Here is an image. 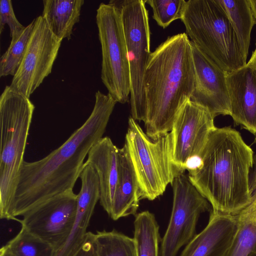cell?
Here are the masks:
<instances>
[{
  "instance_id": "obj_1",
  "label": "cell",
  "mask_w": 256,
  "mask_h": 256,
  "mask_svg": "<svg viewBox=\"0 0 256 256\" xmlns=\"http://www.w3.org/2000/svg\"><path fill=\"white\" fill-rule=\"evenodd\" d=\"M85 122L60 146L44 158L24 162L12 210V220L54 196L73 190L84 160L106 130L116 102L100 90Z\"/></svg>"
},
{
  "instance_id": "obj_2",
  "label": "cell",
  "mask_w": 256,
  "mask_h": 256,
  "mask_svg": "<svg viewBox=\"0 0 256 256\" xmlns=\"http://www.w3.org/2000/svg\"><path fill=\"white\" fill-rule=\"evenodd\" d=\"M190 180L208 201L212 211L237 215L252 200L250 170L254 152L231 126L216 128L210 134Z\"/></svg>"
},
{
  "instance_id": "obj_3",
  "label": "cell",
  "mask_w": 256,
  "mask_h": 256,
  "mask_svg": "<svg viewBox=\"0 0 256 256\" xmlns=\"http://www.w3.org/2000/svg\"><path fill=\"white\" fill-rule=\"evenodd\" d=\"M194 80L191 41L186 32L168 36L151 52L143 80L144 123L150 138L171 130L178 112L190 100Z\"/></svg>"
},
{
  "instance_id": "obj_4",
  "label": "cell",
  "mask_w": 256,
  "mask_h": 256,
  "mask_svg": "<svg viewBox=\"0 0 256 256\" xmlns=\"http://www.w3.org/2000/svg\"><path fill=\"white\" fill-rule=\"evenodd\" d=\"M34 106L30 98L6 86L0 97V216L12 210Z\"/></svg>"
},
{
  "instance_id": "obj_5",
  "label": "cell",
  "mask_w": 256,
  "mask_h": 256,
  "mask_svg": "<svg viewBox=\"0 0 256 256\" xmlns=\"http://www.w3.org/2000/svg\"><path fill=\"white\" fill-rule=\"evenodd\" d=\"M190 40L226 73L244 66L246 59L218 0H188L180 20Z\"/></svg>"
},
{
  "instance_id": "obj_6",
  "label": "cell",
  "mask_w": 256,
  "mask_h": 256,
  "mask_svg": "<svg viewBox=\"0 0 256 256\" xmlns=\"http://www.w3.org/2000/svg\"><path fill=\"white\" fill-rule=\"evenodd\" d=\"M128 122L124 147L138 182L140 200H153L183 174L172 160L170 134L153 140L131 116Z\"/></svg>"
},
{
  "instance_id": "obj_7",
  "label": "cell",
  "mask_w": 256,
  "mask_h": 256,
  "mask_svg": "<svg viewBox=\"0 0 256 256\" xmlns=\"http://www.w3.org/2000/svg\"><path fill=\"white\" fill-rule=\"evenodd\" d=\"M96 22L102 49L101 79L109 94L122 104L130 100V78L120 8L112 0L101 3Z\"/></svg>"
},
{
  "instance_id": "obj_8",
  "label": "cell",
  "mask_w": 256,
  "mask_h": 256,
  "mask_svg": "<svg viewBox=\"0 0 256 256\" xmlns=\"http://www.w3.org/2000/svg\"><path fill=\"white\" fill-rule=\"evenodd\" d=\"M112 2L120 8L126 40L130 78L131 117L144 121L146 116L143 80L151 54L150 30L146 0Z\"/></svg>"
},
{
  "instance_id": "obj_9",
  "label": "cell",
  "mask_w": 256,
  "mask_h": 256,
  "mask_svg": "<svg viewBox=\"0 0 256 256\" xmlns=\"http://www.w3.org/2000/svg\"><path fill=\"white\" fill-rule=\"evenodd\" d=\"M171 185L172 210L162 239L160 256H176L181 248L196 234V226L200 214L210 208L208 201L184 173L176 177Z\"/></svg>"
},
{
  "instance_id": "obj_10",
  "label": "cell",
  "mask_w": 256,
  "mask_h": 256,
  "mask_svg": "<svg viewBox=\"0 0 256 256\" xmlns=\"http://www.w3.org/2000/svg\"><path fill=\"white\" fill-rule=\"evenodd\" d=\"M214 118L206 108L190 100L178 112L170 132L174 164L182 173L196 166L210 132Z\"/></svg>"
},
{
  "instance_id": "obj_11",
  "label": "cell",
  "mask_w": 256,
  "mask_h": 256,
  "mask_svg": "<svg viewBox=\"0 0 256 256\" xmlns=\"http://www.w3.org/2000/svg\"><path fill=\"white\" fill-rule=\"evenodd\" d=\"M76 209L77 194L70 190L32 208L18 221L22 227L50 244L54 254L64 246L72 231Z\"/></svg>"
},
{
  "instance_id": "obj_12",
  "label": "cell",
  "mask_w": 256,
  "mask_h": 256,
  "mask_svg": "<svg viewBox=\"0 0 256 256\" xmlns=\"http://www.w3.org/2000/svg\"><path fill=\"white\" fill-rule=\"evenodd\" d=\"M61 42L52 33L42 16L35 18L24 56L10 87L30 98L52 72Z\"/></svg>"
},
{
  "instance_id": "obj_13",
  "label": "cell",
  "mask_w": 256,
  "mask_h": 256,
  "mask_svg": "<svg viewBox=\"0 0 256 256\" xmlns=\"http://www.w3.org/2000/svg\"><path fill=\"white\" fill-rule=\"evenodd\" d=\"M191 46L195 80L190 100L207 108L214 118L219 115L230 116L226 72L192 41Z\"/></svg>"
},
{
  "instance_id": "obj_14",
  "label": "cell",
  "mask_w": 256,
  "mask_h": 256,
  "mask_svg": "<svg viewBox=\"0 0 256 256\" xmlns=\"http://www.w3.org/2000/svg\"><path fill=\"white\" fill-rule=\"evenodd\" d=\"M230 114L234 124L256 134V69L246 64L226 73Z\"/></svg>"
},
{
  "instance_id": "obj_15",
  "label": "cell",
  "mask_w": 256,
  "mask_h": 256,
  "mask_svg": "<svg viewBox=\"0 0 256 256\" xmlns=\"http://www.w3.org/2000/svg\"><path fill=\"white\" fill-rule=\"evenodd\" d=\"M238 224V214L212 210L206 226L186 245L180 256H226Z\"/></svg>"
},
{
  "instance_id": "obj_16",
  "label": "cell",
  "mask_w": 256,
  "mask_h": 256,
  "mask_svg": "<svg viewBox=\"0 0 256 256\" xmlns=\"http://www.w3.org/2000/svg\"><path fill=\"white\" fill-rule=\"evenodd\" d=\"M88 156L85 162L94 168L98 176L100 203L109 216L119 177L120 148L109 137H102L92 146Z\"/></svg>"
},
{
  "instance_id": "obj_17",
  "label": "cell",
  "mask_w": 256,
  "mask_h": 256,
  "mask_svg": "<svg viewBox=\"0 0 256 256\" xmlns=\"http://www.w3.org/2000/svg\"><path fill=\"white\" fill-rule=\"evenodd\" d=\"M120 166L112 210L114 220L136 215L140 200L138 182L124 148H120Z\"/></svg>"
},
{
  "instance_id": "obj_18",
  "label": "cell",
  "mask_w": 256,
  "mask_h": 256,
  "mask_svg": "<svg viewBox=\"0 0 256 256\" xmlns=\"http://www.w3.org/2000/svg\"><path fill=\"white\" fill-rule=\"evenodd\" d=\"M42 17L60 40L71 38L74 26L79 22L83 0H44Z\"/></svg>"
},
{
  "instance_id": "obj_19",
  "label": "cell",
  "mask_w": 256,
  "mask_h": 256,
  "mask_svg": "<svg viewBox=\"0 0 256 256\" xmlns=\"http://www.w3.org/2000/svg\"><path fill=\"white\" fill-rule=\"evenodd\" d=\"M236 34L243 54L247 58L252 30L256 20L248 0H218Z\"/></svg>"
},
{
  "instance_id": "obj_20",
  "label": "cell",
  "mask_w": 256,
  "mask_h": 256,
  "mask_svg": "<svg viewBox=\"0 0 256 256\" xmlns=\"http://www.w3.org/2000/svg\"><path fill=\"white\" fill-rule=\"evenodd\" d=\"M134 224L136 256H160L159 226L154 214L142 212L136 215Z\"/></svg>"
},
{
  "instance_id": "obj_21",
  "label": "cell",
  "mask_w": 256,
  "mask_h": 256,
  "mask_svg": "<svg viewBox=\"0 0 256 256\" xmlns=\"http://www.w3.org/2000/svg\"><path fill=\"white\" fill-rule=\"evenodd\" d=\"M96 256H136L135 242L115 230L94 233Z\"/></svg>"
},
{
  "instance_id": "obj_22",
  "label": "cell",
  "mask_w": 256,
  "mask_h": 256,
  "mask_svg": "<svg viewBox=\"0 0 256 256\" xmlns=\"http://www.w3.org/2000/svg\"><path fill=\"white\" fill-rule=\"evenodd\" d=\"M2 248L11 256H54V252L50 244L23 227Z\"/></svg>"
},
{
  "instance_id": "obj_23",
  "label": "cell",
  "mask_w": 256,
  "mask_h": 256,
  "mask_svg": "<svg viewBox=\"0 0 256 256\" xmlns=\"http://www.w3.org/2000/svg\"><path fill=\"white\" fill-rule=\"evenodd\" d=\"M34 24V19L18 34L0 58V76H14L24 56Z\"/></svg>"
},
{
  "instance_id": "obj_24",
  "label": "cell",
  "mask_w": 256,
  "mask_h": 256,
  "mask_svg": "<svg viewBox=\"0 0 256 256\" xmlns=\"http://www.w3.org/2000/svg\"><path fill=\"white\" fill-rule=\"evenodd\" d=\"M238 216V228L226 256H248L256 250V220L244 210Z\"/></svg>"
},
{
  "instance_id": "obj_25",
  "label": "cell",
  "mask_w": 256,
  "mask_h": 256,
  "mask_svg": "<svg viewBox=\"0 0 256 256\" xmlns=\"http://www.w3.org/2000/svg\"><path fill=\"white\" fill-rule=\"evenodd\" d=\"M152 10V18L164 29L174 21L181 20L186 3L185 0H146Z\"/></svg>"
},
{
  "instance_id": "obj_26",
  "label": "cell",
  "mask_w": 256,
  "mask_h": 256,
  "mask_svg": "<svg viewBox=\"0 0 256 256\" xmlns=\"http://www.w3.org/2000/svg\"><path fill=\"white\" fill-rule=\"evenodd\" d=\"M6 24L9 26L11 38L19 34L26 27L22 26L16 18L10 0H1L0 1V34L4 30Z\"/></svg>"
},
{
  "instance_id": "obj_27",
  "label": "cell",
  "mask_w": 256,
  "mask_h": 256,
  "mask_svg": "<svg viewBox=\"0 0 256 256\" xmlns=\"http://www.w3.org/2000/svg\"><path fill=\"white\" fill-rule=\"evenodd\" d=\"M74 256H96L94 233L88 232L83 244Z\"/></svg>"
},
{
  "instance_id": "obj_28",
  "label": "cell",
  "mask_w": 256,
  "mask_h": 256,
  "mask_svg": "<svg viewBox=\"0 0 256 256\" xmlns=\"http://www.w3.org/2000/svg\"><path fill=\"white\" fill-rule=\"evenodd\" d=\"M254 171L250 181L252 200L250 203L243 210L256 220V155L254 156Z\"/></svg>"
},
{
  "instance_id": "obj_29",
  "label": "cell",
  "mask_w": 256,
  "mask_h": 256,
  "mask_svg": "<svg viewBox=\"0 0 256 256\" xmlns=\"http://www.w3.org/2000/svg\"><path fill=\"white\" fill-rule=\"evenodd\" d=\"M246 64L250 67L256 69V48L254 51L249 61L246 63Z\"/></svg>"
},
{
  "instance_id": "obj_30",
  "label": "cell",
  "mask_w": 256,
  "mask_h": 256,
  "mask_svg": "<svg viewBox=\"0 0 256 256\" xmlns=\"http://www.w3.org/2000/svg\"><path fill=\"white\" fill-rule=\"evenodd\" d=\"M256 23V0H248Z\"/></svg>"
},
{
  "instance_id": "obj_31",
  "label": "cell",
  "mask_w": 256,
  "mask_h": 256,
  "mask_svg": "<svg viewBox=\"0 0 256 256\" xmlns=\"http://www.w3.org/2000/svg\"><path fill=\"white\" fill-rule=\"evenodd\" d=\"M0 256H11L2 247L0 250Z\"/></svg>"
},
{
  "instance_id": "obj_32",
  "label": "cell",
  "mask_w": 256,
  "mask_h": 256,
  "mask_svg": "<svg viewBox=\"0 0 256 256\" xmlns=\"http://www.w3.org/2000/svg\"><path fill=\"white\" fill-rule=\"evenodd\" d=\"M248 256H256V250L251 252Z\"/></svg>"
},
{
  "instance_id": "obj_33",
  "label": "cell",
  "mask_w": 256,
  "mask_h": 256,
  "mask_svg": "<svg viewBox=\"0 0 256 256\" xmlns=\"http://www.w3.org/2000/svg\"><path fill=\"white\" fill-rule=\"evenodd\" d=\"M254 142L256 145V134L255 135V137H254Z\"/></svg>"
}]
</instances>
